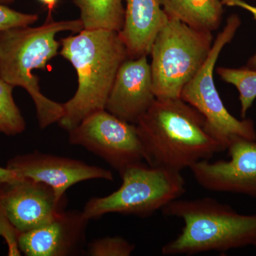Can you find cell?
Masks as SVG:
<instances>
[{
  "mask_svg": "<svg viewBox=\"0 0 256 256\" xmlns=\"http://www.w3.org/2000/svg\"><path fill=\"white\" fill-rule=\"evenodd\" d=\"M255 246V247L256 248V245H255V246Z\"/></svg>",
  "mask_w": 256,
  "mask_h": 256,
  "instance_id": "obj_26",
  "label": "cell"
},
{
  "mask_svg": "<svg viewBox=\"0 0 256 256\" xmlns=\"http://www.w3.org/2000/svg\"><path fill=\"white\" fill-rule=\"evenodd\" d=\"M134 250V246L122 237L108 236L90 242L87 252L92 256H129Z\"/></svg>",
  "mask_w": 256,
  "mask_h": 256,
  "instance_id": "obj_19",
  "label": "cell"
},
{
  "mask_svg": "<svg viewBox=\"0 0 256 256\" xmlns=\"http://www.w3.org/2000/svg\"><path fill=\"white\" fill-rule=\"evenodd\" d=\"M15 0H0V2L2 4H11V3L14 2Z\"/></svg>",
  "mask_w": 256,
  "mask_h": 256,
  "instance_id": "obj_25",
  "label": "cell"
},
{
  "mask_svg": "<svg viewBox=\"0 0 256 256\" xmlns=\"http://www.w3.org/2000/svg\"><path fill=\"white\" fill-rule=\"evenodd\" d=\"M120 176L118 190L87 202L82 212L88 220L112 213L148 217L186 192L181 172L152 168L142 162L128 166Z\"/></svg>",
  "mask_w": 256,
  "mask_h": 256,
  "instance_id": "obj_6",
  "label": "cell"
},
{
  "mask_svg": "<svg viewBox=\"0 0 256 256\" xmlns=\"http://www.w3.org/2000/svg\"><path fill=\"white\" fill-rule=\"evenodd\" d=\"M124 0H74L80 10L84 30L120 32L124 28Z\"/></svg>",
  "mask_w": 256,
  "mask_h": 256,
  "instance_id": "obj_16",
  "label": "cell"
},
{
  "mask_svg": "<svg viewBox=\"0 0 256 256\" xmlns=\"http://www.w3.org/2000/svg\"><path fill=\"white\" fill-rule=\"evenodd\" d=\"M20 178H31L53 188L58 200L76 184L92 180H114L110 170L87 164L79 160L35 151L14 156L8 163Z\"/></svg>",
  "mask_w": 256,
  "mask_h": 256,
  "instance_id": "obj_10",
  "label": "cell"
},
{
  "mask_svg": "<svg viewBox=\"0 0 256 256\" xmlns=\"http://www.w3.org/2000/svg\"><path fill=\"white\" fill-rule=\"evenodd\" d=\"M38 20V14L20 12L0 2V32L30 26Z\"/></svg>",
  "mask_w": 256,
  "mask_h": 256,
  "instance_id": "obj_20",
  "label": "cell"
},
{
  "mask_svg": "<svg viewBox=\"0 0 256 256\" xmlns=\"http://www.w3.org/2000/svg\"><path fill=\"white\" fill-rule=\"evenodd\" d=\"M88 222L82 212L63 210L48 223L20 233L18 248L28 256L75 255L85 242Z\"/></svg>",
  "mask_w": 256,
  "mask_h": 256,
  "instance_id": "obj_13",
  "label": "cell"
},
{
  "mask_svg": "<svg viewBox=\"0 0 256 256\" xmlns=\"http://www.w3.org/2000/svg\"><path fill=\"white\" fill-rule=\"evenodd\" d=\"M42 3L48 10V16H52V13L53 10L55 9L57 3L60 0H38Z\"/></svg>",
  "mask_w": 256,
  "mask_h": 256,
  "instance_id": "obj_24",
  "label": "cell"
},
{
  "mask_svg": "<svg viewBox=\"0 0 256 256\" xmlns=\"http://www.w3.org/2000/svg\"><path fill=\"white\" fill-rule=\"evenodd\" d=\"M124 21L119 32L126 45L128 58L150 54L160 28L168 20L159 0H124Z\"/></svg>",
  "mask_w": 256,
  "mask_h": 256,
  "instance_id": "obj_14",
  "label": "cell"
},
{
  "mask_svg": "<svg viewBox=\"0 0 256 256\" xmlns=\"http://www.w3.org/2000/svg\"><path fill=\"white\" fill-rule=\"evenodd\" d=\"M148 56L128 58L120 67L106 110L131 124H137L156 100Z\"/></svg>",
  "mask_w": 256,
  "mask_h": 256,
  "instance_id": "obj_12",
  "label": "cell"
},
{
  "mask_svg": "<svg viewBox=\"0 0 256 256\" xmlns=\"http://www.w3.org/2000/svg\"><path fill=\"white\" fill-rule=\"evenodd\" d=\"M20 233L11 224L4 207L0 202V236L4 239L8 244V255L20 256L18 246V236Z\"/></svg>",
  "mask_w": 256,
  "mask_h": 256,
  "instance_id": "obj_21",
  "label": "cell"
},
{
  "mask_svg": "<svg viewBox=\"0 0 256 256\" xmlns=\"http://www.w3.org/2000/svg\"><path fill=\"white\" fill-rule=\"evenodd\" d=\"M60 43V54L78 76V88L63 104L64 114L58 122L68 132L90 114L106 110L118 70L129 58L119 32L112 30H84Z\"/></svg>",
  "mask_w": 256,
  "mask_h": 256,
  "instance_id": "obj_2",
  "label": "cell"
},
{
  "mask_svg": "<svg viewBox=\"0 0 256 256\" xmlns=\"http://www.w3.org/2000/svg\"><path fill=\"white\" fill-rule=\"evenodd\" d=\"M168 18L203 31L220 28L224 12L220 0H159Z\"/></svg>",
  "mask_w": 256,
  "mask_h": 256,
  "instance_id": "obj_15",
  "label": "cell"
},
{
  "mask_svg": "<svg viewBox=\"0 0 256 256\" xmlns=\"http://www.w3.org/2000/svg\"><path fill=\"white\" fill-rule=\"evenodd\" d=\"M0 202L18 233L48 223L63 212L66 203L48 185L23 178L0 186Z\"/></svg>",
  "mask_w": 256,
  "mask_h": 256,
  "instance_id": "obj_11",
  "label": "cell"
},
{
  "mask_svg": "<svg viewBox=\"0 0 256 256\" xmlns=\"http://www.w3.org/2000/svg\"><path fill=\"white\" fill-rule=\"evenodd\" d=\"M84 30L82 20L54 22L48 16L37 28L23 26L0 32V77L13 86L23 88L36 107L38 126L44 129L58 122L64 114L63 104L50 100L40 90V79L33 72L44 70L47 64L58 54L60 43L57 34Z\"/></svg>",
  "mask_w": 256,
  "mask_h": 256,
  "instance_id": "obj_3",
  "label": "cell"
},
{
  "mask_svg": "<svg viewBox=\"0 0 256 256\" xmlns=\"http://www.w3.org/2000/svg\"><path fill=\"white\" fill-rule=\"evenodd\" d=\"M20 178H21L18 176L14 170L10 169L8 166L6 168L0 166V186L4 184L15 181Z\"/></svg>",
  "mask_w": 256,
  "mask_h": 256,
  "instance_id": "obj_23",
  "label": "cell"
},
{
  "mask_svg": "<svg viewBox=\"0 0 256 256\" xmlns=\"http://www.w3.org/2000/svg\"><path fill=\"white\" fill-rule=\"evenodd\" d=\"M68 133L70 144L82 146L100 156L120 174L130 165L144 160L136 124L106 110L88 116Z\"/></svg>",
  "mask_w": 256,
  "mask_h": 256,
  "instance_id": "obj_8",
  "label": "cell"
},
{
  "mask_svg": "<svg viewBox=\"0 0 256 256\" xmlns=\"http://www.w3.org/2000/svg\"><path fill=\"white\" fill-rule=\"evenodd\" d=\"M136 128L152 168L182 172L225 151L207 131L203 114L181 98L156 99Z\"/></svg>",
  "mask_w": 256,
  "mask_h": 256,
  "instance_id": "obj_1",
  "label": "cell"
},
{
  "mask_svg": "<svg viewBox=\"0 0 256 256\" xmlns=\"http://www.w3.org/2000/svg\"><path fill=\"white\" fill-rule=\"evenodd\" d=\"M216 72L222 80L236 88L240 102V116L242 118H245L248 110L256 98V70L246 67L242 68L218 67Z\"/></svg>",
  "mask_w": 256,
  "mask_h": 256,
  "instance_id": "obj_17",
  "label": "cell"
},
{
  "mask_svg": "<svg viewBox=\"0 0 256 256\" xmlns=\"http://www.w3.org/2000/svg\"><path fill=\"white\" fill-rule=\"evenodd\" d=\"M227 150L229 160H202L191 166L196 182L210 192L256 198V140H237Z\"/></svg>",
  "mask_w": 256,
  "mask_h": 256,
  "instance_id": "obj_9",
  "label": "cell"
},
{
  "mask_svg": "<svg viewBox=\"0 0 256 256\" xmlns=\"http://www.w3.org/2000/svg\"><path fill=\"white\" fill-rule=\"evenodd\" d=\"M220 2H222L224 6H238V8L247 10L249 12L252 13L254 18L256 20V6L248 4L244 0H220ZM245 67L256 70V54L248 60L247 65Z\"/></svg>",
  "mask_w": 256,
  "mask_h": 256,
  "instance_id": "obj_22",
  "label": "cell"
},
{
  "mask_svg": "<svg viewBox=\"0 0 256 256\" xmlns=\"http://www.w3.org/2000/svg\"><path fill=\"white\" fill-rule=\"evenodd\" d=\"M240 25L238 15L232 14L226 20L223 31L217 35L210 55L196 75L184 87L180 98L200 111L206 120L208 133L222 144L225 150L239 139L256 140L254 121L240 120L226 108L216 90L214 70L220 52L232 41Z\"/></svg>",
  "mask_w": 256,
  "mask_h": 256,
  "instance_id": "obj_7",
  "label": "cell"
},
{
  "mask_svg": "<svg viewBox=\"0 0 256 256\" xmlns=\"http://www.w3.org/2000/svg\"><path fill=\"white\" fill-rule=\"evenodd\" d=\"M213 44L212 32L168 18L156 34L150 54L156 98H180L184 87L206 62Z\"/></svg>",
  "mask_w": 256,
  "mask_h": 256,
  "instance_id": "obj_5",
  "label": "cell"
},
{
  "mask_svg": "<svg viewBox=\"0 0 256 256\" xmlns=\"http://www.w3.org/2000/svg\"><path fill=\"white\" fill-rule=\"evenodd\" d=\"M14 88L0 77V133L6 136L21 134L26 128L24 118L13 98Z\"/></svg>",
  "mask_w": 256,
  "mask_h": 256,
  "instance_id": "obj_18",
  "label": "cell"
},
{
  "mask_svg": "<svg viewBox=\"0 0 256 256\" xmlns=\"http://www.w3.org/2000/svg\"><path fill=\"white\" fill-rule=\"evenodd\" d=\"M162 210L184 222L182 233L162 248L163 256L224 252L256 244V214H242L210 197L178 198Z\"/></svg>",
  "mask_w": 256,
  "mask_h": 256,
  "instance_id": "obj_4",
  "label": "cell"
}]
</instances>
